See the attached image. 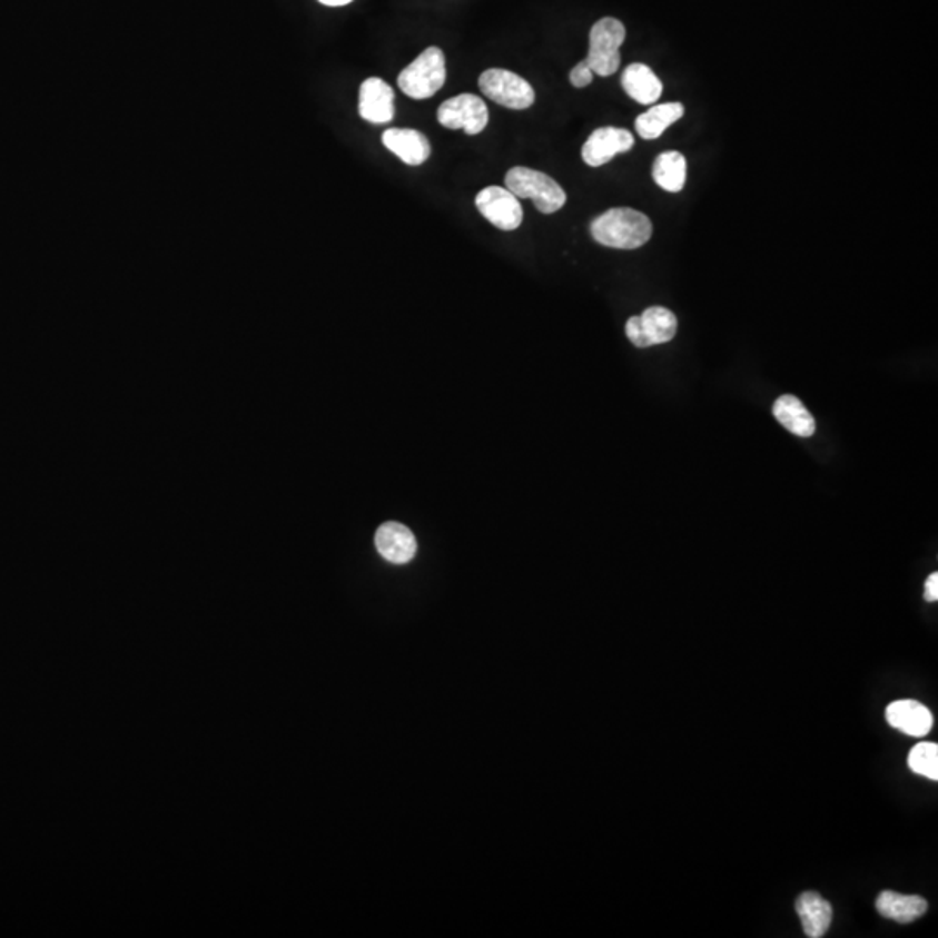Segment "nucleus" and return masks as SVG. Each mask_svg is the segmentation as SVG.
Segmentation results:
<instances>
[{"label":"nucleus","mask_w":938,"mask_h":938,"mask_svg":"<svg viewBox=\"0 0 938 938\" xmlns=\"http://www.w3.org/2000/svg\"><path fill=\"white\" fill-rule=\"evenodd\" d=\"M376 547L383 559L396 565L411 562L417 553L416 537L405 525L383 523L376 532Z\"/></svg>","instance_id":"9b49d317"},{"label":"nucleus","mask_w":938,"mask_h":938,"mask_svg":"<svg viewBox=\"0 0 938 938\" xmlns=\"http://www.w3.org/2000/svg\"><path fill=\"white\" fill-rule=\"evenodd\" d=\"M653 226L649 216L630 207L606 210L591 223L594 240L612 249H638L652 237Z\"/></svg>","instance_id":"f257e3e1"},{"label":"nucleus","mask_w":938,"mask_h":938,"mask_svg":"<svg viewBox=\"0 0 938 938\" xmlns=\"http://www.w3.org/2000/svg\"><path fill=\"white\" fill-rule=\"evenodd\" d=\"M773 416L792 435L810 438L816 433L817 424L803 402L792 395L780 396L773 405Z\"/></svg>","instance_id":"dca6fc26"},{"label":"nucleus","mask_w":938,"mask_h":938,"mask_svg":"<svg viewBox=\"0 0 938 938\" xmlns=\"http://www.w3.org/2000/svg\"><path fill=\"white\" fill-rule=\"evenodd\" d=\"M796 912L800 916L801 925L807 937L820 938L831 927L832 907L816 891H804L796 900Z\"/></svg>","instance_id":"4468645a"},{"label":"nucleus","mask_w":938,"mask_h":938,"mask_svg":"<svg viewBox=\"0 0 938 938\" xmlns=\"http://www.w3.org/2000/svg\"><path fill=\"white\" fill-rule=\"evenodd\" d=\"M445 55L440 48L424 49L398 76V86L412 99H428L444 88Z\"/></svg>","instance_id":"7ed1b4c3"},{"label":"nucleus","mask_w":938,"mask_h":938,"mask_svg":"<svg viewBox=\"0 0 938 938\" xmlns=\"http://www.w3.org/2000/svg\"><path fill=\"white\" fill-rule=\"evenodd\" d=\"M383 145L407 166H421L432 155V145L416 129H388L383 132Z\"/></svg>","instance_id":"f8f14e48"},{"label":"nucleus","mask_w":938,"mask_h":938,"mask_svg":"<svg viewBox=\"0 0 938 938\" xmlns=\"http://www.w3.org/2000/svg\"><path fill=\"white\" fill-rule=\"evenodd\" d=\"M476 209L488 223L503 231H513L522 225L523 209L520 198L507 188L487 187L476 195Z\"/></svg>","instance_id":"6e6552de"},{"label":"nucleus","mask_w":938,"mask_h":938,"mask_svg":"<svg viewBox=\"0 0 938 938\" xmlns=\"http://www.w3.org/2000/svg\"><path fill=\"white\" fill-rule=\"evenodd\" d=\"M633 145L634 138L630 131L619 127H600L582 147V160L591 167L605 166L615 155L630 151Z\"/></svg>","instance_id":"1a4fd4ad"},{"label":"nucleus","mask_w":938,"mask_h":938,"mask_svg":"<svg viewBox=\"0 0 938 938\" xmlns=\"http://www.w3.org/2000/svg\"><path fill=\"white\" fill-rule=\"evenodd\" d=\"M653 181L665 191L683 190L687 181V160L680 151H664L659 155L652 169Z\"/></svg>","instance_id":"6ab92c4d"},{"label":"nucleus","mask_w":938,"mask_h":938,"mask_svg":"<svg viewBox=\"0 0 938 938\" xmlns=\"http://www.w3.org/2000/svg\"><path fill=\"white\" fill-rule=\"evenodd\" d=\"M358 111L371 124H388L395 117V92L385 80L371 77L361 86Z\"/></svg>","instance_id":"9d476101"},{"label":"nucleus","mask_w":938,"mask_h":938,"mask_svg":"<svg viewBox=\"0 0 938 938\" xmlns=\"http://www.w3.org/2000/svg\"><path fill=\"white\" fill-rule=\"evenodd\" d=\"M876 909L879 915L893 921L912 922L927 912L928 904L918 895H900L887 890L876 900Z\"/></svg>","instance_id":"f3484780"},{"label":"nucleus","mask_w":938,"mask_h":938,"mask_svg":"<svg viewBox=\"0 0 938 938\" xmlns=\"http://www.w3.org/2000/svg\"><path fill=\"white\" fill-rule=\"evenodd\" d=\"M621 82L625 95L640 105H653L661 98L662 82L646 65H630L622 73Z\"/></svg>","instance_id":"2eb2a0df"},{"label":"nucleus","mask_w":938,"mask_h":938,"mask_svg":"<svg viewBox=\"0 0 938 938\" xmlns=\"http://www.w3.org/2000/svg\"><path fill=\"white\" fill-rule=\"evenodd\" d=\"M593 70L588 67L586 61H581V63H577L574 68H572L571 83L577 89L588 88V86L593 82Z\"/></svg>","instance_id":"412c9836"},{"label":"nucleus","mask_w":938,"mask_h":938,"mask_svg":"<svg viewBox=\"0 0 938 938\" xmlns=\"http://www.w3.org/2000/svg\"><path fill=\"white\" fill-rule=\"evenodd\" d=\"M324 6H329V8H339V6L349 4L353 0H318Z\"/></svg>","instance_id":"5701e85b"},{"label":"nucleus","mask_w":938,"mask_h":938,"mask_svg":"<svg viewBox=\"0 0 938 938\" xmlns=\"http://www.w3.org/2000/svg\"><path fill=\"white\" fill-rule=\"evenodd\" d=\"M925 600L927 602H937L938 600V574L934 572L930 577L927 579V584H925Z\"/></svg>","instance_id":"4be33fe9"},{"label":"nucleus","mask_w":938,"mask_h":938,"mask_svg":"<svg viewBox=\"0 0 938 938\" xmlns=\"http://www.w3.org/2000/svg\"><path fill=\"white\" fill-rule=\"evenodd\" d=\"M478 86L488 99L511 110H527L535 101V92L531 83L503 68H491L487 72H483L480 76Z\"/></svg>","instance_id":"39448f33"},{"label":"nucleus","mask_w":938,"mask_h":938,"mask_svg":"<svg viewBox=\"0 0 938 938\" xmlns=\"http://www.w3.org/2000/svg\"><path fill=\"white\" fill-rule=\"evenodd\" d=\"M887 721L906 735L925 737L934 727V714L918 701H895L887 708Z\"/></svg>","instance_id":"ddd939ff"},{"label":"nucleus","mask_w":938,"mask_h":938,"mask_svg":"<svg viewBox=\"0 0 938 938\" xmlns=\"http://www.w3.org/2000/svg\"><path fill=\"white\" fill-rule=\"evenodd\" d=\"M683 113H685V108L681 103L655 105V107L638 117L634 127H636L640 138L658 139L668 127L678 122Z\"/></svg>","instance_id":"a211bd4d"},{"label":"nucleus","mask_w":938,"mask_h":938,"mask_svg":"<svg viewBox=\"0 0 938 938\" xmlns=\"http://www.w3.org/2000/svg\"><path fill=\"white\" fill-rule=\"evenodd\" d=\"M909 769L930 780H938V746L934 742H921L915 746L907 758Z\"/></svg>","instance_id":"aec40b11"},{"label":"nucleus","mask_w":938,"mask_h":938,"mask_svg":"<svg viewBox=\"0 0 938 938\" xmlns=\"http://www.w3.org/2000/svg\"><path fill=\"white\" fill-rule=\"evenodd\" d=\"M438 122L452 131L463 129L466 135H480L487 127L488 108L478 96H454L440 105Z\"/></svg>","instance_id":"0eeeda50"},{"label":"nucleus","mask_w":938,"mask_h":938,"mask_svg":"<svg viewBox=\"0 0 938 938\" xmlns=\"http://www.w3.org/2000/svg\"><path fill=\"white\" fill-rule=\"evenodd\" d=\"M507 190L519 198H531L539 213L553 215L559 213L566 203V194L559 182L551 176L544 175L541 170L529 169V167H513L507 170Z\"/></svg>","instance_id":"f03ea898"},{"label":"nucleus","mask_w":938,"mask_h":938,"mask_svg":"<svg viewBox=\"0 0 938 938\" xmlns=\"http://www.w3.org/2000/svg\"><path fill=\"white\" fill-rule=\"evenodd\" d=\"M625 28L615 18H602L590 32V52L586 63L600 77L614 76L621 67V46L624 45Z\"/></svg>","instance_id":"20e7f679"},{"label":"nucleus","mask_w":938,"mask_h":938,"mask_svg":"<svg viewBox=\"0 0 938 938\" xmlns=\"http://www.w3.org/2000/svg\"><path fill=\"white\" fill-rule=\"evenodd\" d=\"M677 315L662 306L646 308L642 315L631 317L625 324V334L638 348L670 343L677 336Z\"/></svg>","instance_id":"423d86ee"}]
</instances>
